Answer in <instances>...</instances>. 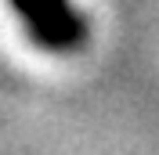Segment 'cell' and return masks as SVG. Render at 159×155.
Listing matches in <instances>:
<instances>
[{"mask_svg":"<svg viewBox=\"0 0 159 155\" xmlns=\"http://www.w3.org/2000/svg\"><path fill=\"white\" fill-rule=\"evenodd\" d=\"M7 4L22 18L25 33L43 51L65 54V51L83 47V40H87V18L80 15V7L72 0H7Z\"/></svg>","mask_w":159,"mask_h":155,"instance_id":"1","label":"cell"}]
</instances>
